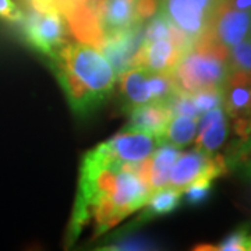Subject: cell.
Here are the masks:
<instances>
[{"mask_svg": "<svg viewBox=\"0 0 251 251\" xmlns=\"http://www.w3.org/2000/svg\"><path fill=\"white\" fill-rule=\"evenodd\" d=\"M151 193V158L120 161L105 152L99 144L82 158L67 243L72 244L78 237L92 216L98 226L97 234L106 232L143 208Z\"/></svg>", "mask_w": 251, "mask_h": 251, "instance_id": "1", "label": "cell"}, {"mask_svg": "<svg viewBox=\"0 0 251 251\" xmlns=\"http://www.w3.org/2000/svg\"><path fill=\"white\" fill-rule=\"evenodd\" d=\"M53 70L73 112H95L115 88L117 74L108 59L85 44L62 45L52 56Z\"/></svg>", "mask_w": 251, "mask_h": 251, "instance_id": "2", "label": "cell"}, {"mask_svg": "<svg viewBox=\"0 0 251 251\" xmlns=\"http://www.w3.org/2000/svg\"><path fill=\"white\" fill-rule=\"evenodd\" d=\"M229 48L204 34L179 59L171 75L177 90L194 94L202 90H224L229 74Z\"/></svg>", "mask_w": 251, "mask_h": 251, "instance_id": "3", "label": "cell"}, {"mask_svg": "<svg viewBox=\"0 0 251 251\" xmlns=\"http://www.w3.org/2000/svg\"><path fill=\"white\" fill-rule=\"evenodd\" d=\"M222 1L225 0H161V11L175 25L197 41L209 29Z\"/></svg>", "mask_w": 251, "mask_h": 251, "instance_id": "4", "label": "cell"}, {"mask_svg": "<svg viewBox=\"0 0 251 251\" xmlns=\"http://www.w3.org/2000/svg\"><path fill=\"white\" fill-rule=\"evenodd\" d=\"M21 24L28 44L42 54L52 57L63 45L64 23L60 13L54 10L38 11L32 9L25 17H23Z\"/></svg>", "mask_w": 251, "mask_h": 251, "instance_id": "5", "label": "cell"}, {"mask_svg": "<svg viewBox=\"0 0 251 251\" xmlns=\"http://www.w3.org/2000/svg\"><path fill=\"white\" fill-rule=\"evenodd\" d=\"M145 45L144 21H138L131 27L110 32L103 36L100 49L117 75H122L133 67L135 56Z\"/></svg>", "mask_w": 251, "mask_h": 251, "instance_id": "6", "label": "cell"}, {"mask_svg": "<svg viewBox=\"0 0 251 251\" xmlns=\"http://www.w3.org/2000/svg\"><path fill=\"white\" fill-rule=\"evenodd\" d=\"M250 24L251 11L234 9L230 0H225L215 11L211 27L205 34L226 48H232L247 36Z\"/></svg>", "mask_w": 251, "mask_h": 251, "instance_id": "7", "label": "cell"}, {"mask_svg": "<svg viewBox=\"0 0 251 251\" xmlns=\"http://www.w3.org/2000/svg\"><path fill=\"white\" fill-rule=\"evenodd\" d=\"M162 140L141 130H128L119 133L110 140L100 144V147L110 156L126 162H141L150 158L161 145Z\"/></svg>", "mask_w": 251, "mask_h": 251, "instance_id": "8", "label": "cell"}, {"mask_svg": "<svg viewBox=\"0 0 251 251\" xmlns=\"http://www.w3.org/2000/svg\"><path fill=\"white\" fill-rule=\"evenodd\" d=\"M88 4L98 16L103 35L141 21L137 18V0H90Z\"/></svg>", "mask_w": 251, "mask_h": 251, "instance_id": "9", "label": "cell"}, {"mask_svg": "<svg viewBox=\"0 0 251 251\" xmlns=\"http://www.w3.org/2000/svg\"><path fill=\"white\" fill-rule=\"evenodd\" d=\"M130 119L126 128L141 130L161 138L165 143V133L173 117L171 108L166 102H148L130 109Z\"/></svg>", "mask_w": 251, "mask_h": 251, "instance_id": "10", "label": "cell"}, {"mask_svg": "<svg viewBox=\"0 0 251 251\" xmlns=\"http://www.w3.org/2000/svg\"><path fill=\"white\" fill-rule=\"evenodd\" d=\"M183 54L184 52L173 45L171 39H159L145 44L141 48L135 56L133 67H144L152 73L171 74Z\"/></svg>", "mask_w": 251, "mask_h": 251, "instance_id": "11", "label": "cell"}, {"mask_svg": "<svg viewBox=\"0 0 251 251\" xmlns=\"http://www.w3.org/2000/svg\"><path fill=\"white\" fill-rule=\"evenodd\" d=\"M152 72L144 67H131L122 74L120 90L130 109L133 106L152 102L148 78Z\"/></svg>", "mask_w": 251, "mask_h": 251, "instance_id": "12", "label": "cell"}, {"mask_svg": "<svg viewBox=\"0 0 251 251\" xmlns=\"http://www.w3.org/2000/svg\"><path fill=\"white\" fill-rule=\"evenodd\" d=\"M181 196L183 190L176 187H162L155 190L151 193L147 204L143 206L144 211L138 221L145 222L156 216L171 214L180 205Z\"/></svg>", "mask_w": 251, "mask_h": 251, "instance_id": "13", "label": "cell"}, {"mask_svg": "<svg viewBox=\"0 0 251 251\" xmlns=\"http://www.w3.org/2000/svg\"><path fill=\"white\" fill-rule=\"evenodd\" d=\"M180 156V151L173 144L163 143L155 150L151 158V188L152 191L169 184L171 171Z\"/></svg>", "mask_w": 251, "mask_h": 251, "instance_id": "14", "label": "cell"}, {"mask_svg": "<svg viewBox=\"0 0 251 251\" xmlns=\"http://www.w3.org/2000/svg\"><path fill=\"white\" fill-rule=\"evenodd\" d=\"M224 110L232 119L251 116V85L225 84Z\"/></svg>", "mask_w": 251, "mask_h": 251, "instance_id": "15", "label": "cell"}, {"mask_svg": "<svg viewBox=\"0 0 251 251\" xmlns=\"http://www.w3.org/2000/svg\"><path fill=\"white\" fill-rule=\"evenodd\" d=\"M197 126L198 122L196 117L183 116V115L173 116L165 133V143L169 141L176 147H186L196 140Z\"/></svg>", "mask_w": 251, "mask_h": 251, "instance_id": "16", "label": "cell"}, {"mask_svg": "<svg viewBox=\"0 0 251 251\" xmlns=\"http://www.w3.org/2000/svg\"><path fill=\"white\" fill-rule=\"evenodd\" d=\"M227 131H229L227 117L225 116L224 119L216 120L211 126H208L204 131L198 133L196 137V145L200 150L212 153L225 143L227 137Z\"/></svg>", "mask_w": 251, "mask_h": 251, "instance_id": "17", "label": "cell"}, {"mask_svg": "<svg viewBox=\"0 0 251 251\" xmlns=\"http://www.w3.org/2000/svg\"><path fill=\"white\" fill-rule=\"evenodd\" d=\"M227 64L229 72H239L251 77V36H246L230 48Z\"/></svg>", "mask_w": 251, "mask_h": 251, "instance_id": "18", "label": "cell"}, {"mask_svg": "<svg viewBox=\"0 0 251 251\" xmlns=\"http://www.w3.org/2000/svg\"><path fill=\"white\" fill-rule=\"evenodd\" d=\"M172 27L173 23L169 17L163 11H159L145 27V44H151L159 39H171Z\"/></svg>", "mask_w": 251, "mask_h": 251, "instance_id": "19", "label": "cell"}, {"mask_svg": "<svg viewBox=\"0 0 251 251\" xmlns=\"http://www.w3.org/2000/svg\"><path fill=\"white\" fill-rule=\"evenodd\" d=\"M250 229L249 226H242L227 234L219 244L214 246L216 251H249L250 249Z\"/></svg>", "mask_w": 251, "mask_h": 251, "instance_id": "20", "label": "cell"}, {"mask_svg": "<svg viewBox=\"0 0 251 251\" xmlns=\"http://www.w3.org/2000/svg\"><path fill=\"white\" fill-rule=\"evenodd\" d=\"M212 190V180L209 179H197L188 186L183 188L184 201L188 205H198L205 202Z\"/></svg>", "mask_w": 251, "mask_h": 251, "instance_id": "21", "label": "cell"}, {"mask_svg": "<svg viewBox=\"0 0 251 251\" xmlns=\"http://www.w3.org/2000/svg\"><path fill=\"white\" fill-rule=\"evenodd\" d=\"M200 115L224 105V90H202L191 94Z\"/></svg>", "mask_w": 251, "mask_h": 251, "instance_id": "22", "label": "cell"}, {"mask_svg": "<svg viewBox=\"0 0 251 251\" xmlns=\"http://www.w3.org/2000/svg\"><path fill=\"white\" fill-rule=\"evenodd\" d=\"M148 249H151V243L148 240L135 236H128L105 247L103 250H148Z\"/></svg>", "mask_w": 251, "mask_h": 251, "instance_id": "23", "label": "cell"}, {"mask_svg": "<svg viewBox=\"0 0 251 251\" xmlns=\"http://www.w3.org/2000/svg\"><path fill=\"white\" fill-rule=\"evenodd\" d=\"M23 13L17 6L13 3V0H0V18H4L11 23H21Z\"/></svg>", "mask_w": 251, "mask_h": 251, "instance_id": "24", "label": "cell"}, {"mask_svg": "<svg viewBox=\"0 0 251 251\" xmlns=\"http://www.w3.org/2000/svg\"><path fill=\"white\" fill-rule=\"evenodd\" d=\"M230 4L234 9L251 11V0H230Z\"/></svg>", "mask_w": 251, "mask_h": 251, "instance_id": "25", "label": "cell"}, {"mask_svg": "<svg viewBox=\"0 0 251 251\" xmlns=\"http://www.w3.org/2000/svg\"><path fill=\"white\" fill-rule=\"evenodd\" d=\"M250 36H251V24H250Z\"/></svg>", "mask_w": 251, "mask_h": 251, "instance_id": "26", "label": "cell"}, {"mask_svg": "<svg viewBox=\"0 0 251 251\" xmlns=\"http://www.w3.org/2000/svg\"><path fill=\"white\" fill-rule=\"evenodd\" d=\"M250 179H251V177H250Z\"/></svg>", "mask_w": 251, "mask_h": 251, "instance_id": "27", "label": "cell"}]
</instances>
